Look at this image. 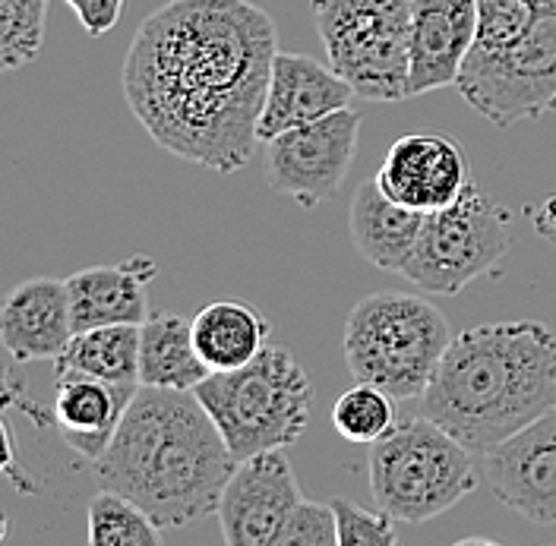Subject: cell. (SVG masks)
<instances>
[{
	"label": "cell",
	"instance_id": "cell-1",
	"mask_svg": "<svg viewBox=\"0 0 556 546\" xmlns=\"http://www.w3.org/2000/svg\"><path fill=\"white\" fill-rule=\"evenodd\" d=\"M278 54L273 16L250 0H168L139 23L124 99L174 158L215 174L250 165Z\"/></svg>",
	"mask_w": 556,
	"mask_h": 546
},
{
	"label": "cell",
	"instance_id": "cell-2",
	"mask_svg": "<svg viewBox=\"0 0 556 546\" xmlns=\"http://www.w3.org/2000/svg\"><path fill=\"white\" fill-rule=\"evenodd\" d=\"M92 465L104 490L134 499L162 531H177L215 512L238 458L197 392L139 385Z\"/></svg>",
	"mask_w": 556,
	"mask_h": 546
},
{
	"label": "cell",
	"instance_id": "cell-3",
	"mask_svg": "<svg viewBox=\"0 0 556 546\" xmlns=\"http://www.w3.org/2000/svg\"><path fill=\"white\" fill-rule=\"evenodd\" d=\"M420 405L458 443L490 452L556 408V332L534 319L465 329Z\"/></svg>",
	"mask_w": 556,
	"mask_h": 546
},
{
	"label": "cell",
	"instance_id": "cell-4",
	"mask_svg": "<svg viewBox=\"0 0 556 546\" xmlns=\"http://www.w3.org/2000/svg\"><path fill=\"white\" fill-rule=\"evenodd\" d=\"M443 309L417 294L380 291L348 313L345 364L357 382L380 385L395 402L420 398L450 351Z\"/></svg>",
	"mask_w": 556,
	"mask_h": 546
},
{
	"label": "cell",
	"instance_id": "cell-5",
	"mask_svg": "<svg viewBox=\"0 0 556 546\" xmlns=\"http://www.w3.org/2000/svg\"><path fill=\"white\" fill-rule=\"evenodd\" d=\"M193 392L238 461L294 445L311 423V376L278 344H266L241 370L212 373Z\"/></svg>",
	"mask_w": 556,
	"mask_h": 546
},
{
	"label": "cell",
	"instance_id": "cell-6",
	"mask_svg": "<svg viewBox=\"0 0 556 546\" xmlns=\"http://www.w3.org/2000/svg\"><path fill=\"white\" fill-rule=\"evenodd\" d=\"M367 468L374 503L405 524L450 512L478 486L471 448L427 414L399 420L370 445Z\"/></svg>",
	"mask_w": 556,
	"mask_h": 546
},
{
	"label": "cell",
	"instance_id": "cell-7",
	"mask_svg": "<svg viewBox=\"0 0 556 546\" xmlns=\"http://www.w3.org/2000/svg\"><path fill=\"white\" fill-rule=\"evenodd\" d=\"M329 67L357 99H408L412 0H311Z\"/></svg>",
	"mask_w": 556,
	"mask_h": 546
},
{
	"label": "cell",
	"instance_id": "cell-8",
	"mask_svg": "<svg viewBox=\"0 0 556 546\" xmlns=\"http://www.w3.org/2000/svg\"><path fill=\"white\" fill-rule=\"evenodd\" d=\"M458 96L496 130L556 111V0H541L525 33L496 51L471 48Z\"/></svg>",
	"mask_w": 556,
	"mask_h": 546
},
{
	"label": "cell",
	"instance_id": "cell-9",
	"mask_svg": "<svg viewBox=\"0 0 556 546\" xmlns=\"http://www.w3.org/2000/svg\"><path fill=\"white\" fill-rule=\"evenodd\" d=\"M509 225V212L484 187L468 183L455 203L424 215L415 253L402 275L427 294L455 297L506 259Z\"/></svg>",
	"mask_w": 556,
	"mask_h": 546
},
{
	"label": "cell",
	"instance_id": "cell-10",
	"mask_svg": "<svg viewBox=\"0 0 556 546\" xmlns=\"http://www.w3.org/2000/svg\"><path fill=\"white\" fill-rule=\"evenodd\" d=\"M361 114L354 107L332 111L304 127L285 130L266 142V180L278 196H291L298 205L332 200L357 155Z\"/></svg>",
	"mask_w": 556,
	"mask_h": 546
},
{
	"label": "cell",
	"instance_id": "cell-11",
	"mask_svg": "<svg viewBox=\"0 0 556 546\" xmlns=\"http://www.w3.org/2000/svg\"><path fill=\"white\" fill-rule=\"evenodd\" d=\"M301 499L304 493L285 448L243 458L215 506L222 541L228 546H276Z\"/></svg>",
	"mask_w": 556,
	"mask_h": 546
},
{
	"label": "cell",
	"instance_id": "cell-12",
	"mask_svg": "<svg viewBox=\"0 0 556 546\" xmlns=\"http://www.w3.org/2000/svg\"><path fill=\"white\" fill-rule=\"evenodd\" d=\"M493 496L538 528L556 524V408L484 452Z\"/></svg>",
	"mask_w": 556,
	"mask_h": 546
},
{
	"label": "cell",
	"instance_id": "cell-13",
	"mask_svg": "<svg viewBox=\"0 0 556 546\" xmlns=\"http://www.w3.org/2000/svg\"><path fill=\"white\" fill-rule=\"evenodd\" d=\"M377 183L389 200L417 212H433L455 203L471 177L458 139L443 134H408L389 145Z\"/></svg>",
	"mask_w": 556,
	"mask_h": 546
},
{
	"label": "cell",
	"instance_id": "cell-14",
	"mask_svg": "<svg viewBox=\"0 0 556 546\" xmlns=\"http://www.w3.org/2000/svg\"><path fill=\"white\" fill-rule=\"evenodd\" d=\"M478 38V0H412L408 99L458 82Z\"/></svg>",
	"mask_w": 556,
	"mask_h": 546
},
{
	"label": "cell",
	"instance_id": "cell-15",
	"mask_svg": "<svg viewBox=\"0 0 556 546\" xmlns=\"http://www.w3.org/2000/svg\"><path fill=\"white\" fill-rule=\"evenodd\" d=\"M357 92L332 67L313 61L311 54L278 51L269 92L260 114V142H269L285 130L304 127L332 111L351 107Z\"/></svg>",
	"mask_w": 556,
	"mask_h": 546
},
{
	"label": "cell",
	"instance_id": "cell-16",
	"mask_svg": "<svg viewBox=\"0 0 556 546\" xmlns=\"http://www.w3.org/2000/svg\"><path fill=\"white\" fill-rule=\"evenodd\" d=\"M73 335L67 281L29 278L10 291L0 313V342L16 364H54Z\"/></svg>",
	"mask_w": 556,
	"mask_h": 546
},
{
	"label": "cell",
	"instance_id": "cell-17",
	"mask_svg": "<svg viewBox=\"0 0 556 546\" xmlns=\"http://www.w3.org/2000/svg\"><path fill=\"white\" fill-rule=\"evenodd\" d=\"M139 385H114L99 376L58 373L54 420L61 440L86 461H99L114 440Z\"/></svg>",
	"mask_w": 556,
	"mask_h": 546
},
{
	"label": "cell",
	"instance_id": "cell-18",
	"mask_svg": "<svg viewBox=\"0 0 556 546\" xmlns=\"http://www.w3.org/2000/svg\"><path fill=\"white\" fill-rule=\"evenodd\" d=\"M159 275L155 263L134 256L117 266H89L67 278L73 329L99 326H142L149 319L146 284Z\"/></svg>",
	"mask_w": 556,
	"mask_h": 546
},
{
	"label": "cell",
	"instance_id": "cell-19",
	"mask_svg": "<svg viewBox=\"0 0 556 546\" xmlns=\"http://www.w3.org/2000/svg\"><path fill=\"white\" fill-rule=\"evenodd\" d=\"M427 212L389 200L377 177L361 183L351 203V240L367 263L382 272L402 275L405 263L415 253L417 234Z\"/></svg>",
	"mask_w": 556,
	"mask_h": 546
},
{
	"label": "cell",
	"instance_id": "cell-20",
	"mask_svg": "<svg viewBox=\"0 0 556 546\" xmlns=\"http://www.w3.org/2000/svg\"><path fill=\"white\" fill-rule=\"evenodd\" d=\"M212 370L193 342V319L180 313H149L139 326V385L193 392Z\"/></svg>",
	"mask_w": 556,
	"mask_h": 546
},
{
	"label": "cell",
	"instance_id": "cell-21",
	"mask_svg": "<svg viewBox=\"0 0 556 546\" xmlns=\"http://www.w3.org/2000/svg\"><path fill=\"white\" fill-rule=\"evenodd\" d=\"M273 326L250 304L218 301L193 316V342L212 373L241 370L269 344Z\"/></svg>",
	"mask_w": 556,
	"mask_h": 546
},
{
	"label": "cell",
	"instance_id": "cell-22",
	"mask_svg": "<svg viewBox=\"0 0 556 546\" xmlns=\"http://www.w3.org/2000/svg\"><path fill=\"white\" fill-rule=\"evenodd\" d=\"M54 370L99 376L114 385H139V326H99L76 332L54 360Z\"/></svg>",
	"mask_w": 556,
	"mask_h": 546
},
{
	"label": "cell",
	"instance_id": "cell-23",
	"mask_svg": "<svg viewBox=\"0 0 556 546\" xmlns=\"http://www.w3.org/2000/svg\"><path fill=\"white\" fill-rule=\"evenodd\" d=\"M162 528L117 490H104L89 506V544L92 546H159Z\"/></svg>",
	"mask_w": 556,
	"mask_h": 546
},
{
	"label": "cell",
	"instance_id": "cell-24",
	"mask_svg": "<svg viewBox=\"0 0 556 546\" xmlns=\"http://www.w3.org/2000/svg\"><path fill=\"white\" fill-rule=\"evenodd\" d=\"M392 402L395 398L389 392H382L380 385L357 382L348 392H342L339 402L332 405V427L348 443L374 445L399 423Z\"/></svg>",
	"mask_w": 556,
	"mask_h": 546
},
{
	"label": "cell",
	"instance_id": "cell-25",
	"mask_svg": "<svg viewBox=\"0 0 556 546\" xmlns=\"http://www.w3.org/2000/svg\"><path fill=\"white\" fill-rule=\"evenodd\" d=\"M48 0H0V67L33 64L45 41Z\"/></svg>",
	"mask_w": 556,
	"mask_h": 546
},
{
	"label": "cell",
	"instance_id": "cell-26",
	"mask_svg": "<svg viewBox=\"0 0 556 546\" xmlns=\"http://www.w3.org/2000/svg\"><path fill=\"white\" fill-rule=\"evenodd\" d=\"M339 521V546H392L399 544L395 518L389 512H367L345 496L332 499Z\"/></svg>",
	"mask_w": 556,
	"mask_h": 546
},
{
	"label": "cell",
	"instance_id": "cell-27",
	"mask_svg": "<svg viewBox=\"0 0 556 546\" xmlns=\"http://www.w3.org/2000/svg\"><path fill=\"white\" fill-rule=\"evenodd\" d=\"M276 546H339V521L329 506L301 499V506L285 521Z\"/></svg>",
	"mask_w": 556,
	"mask_h": 546
},
{
	"label": "cell",
	"instance_id": "cell-28",
	"mask_svg": "<svg viewBox=\"0 0 556 546\" xmlns=\"http://www.w3.org/2000/svg\"><path fill=\"white\" fill-rule=\"evenodd\" d=\"M67 7L76 13V20L86 29V35L102 38L121 23L127 0H67Z\"/></svg>",
	"mask_w": 556,
	"mask_h": 546
},
{
	"label": "cell",
	"instance_id": "cell-29",
	"mask_svg": "<svg viewBox=\"0 0 556 546\" xmlns=\"http://www.w3.org/2000/svg\"><path fill=\"white\" fill-rule=\"evenodd\" d=\"M528 215L534 221V231L556 246V193H551L544 203H538L534 208H528Z\"/></svg>",
	"mask_w": 556,
	"mask_h": 546
}]
</instances>
